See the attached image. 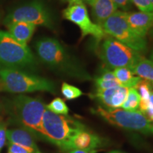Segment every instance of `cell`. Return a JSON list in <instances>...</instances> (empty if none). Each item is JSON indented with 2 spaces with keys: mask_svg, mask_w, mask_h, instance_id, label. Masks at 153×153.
<instances>
[{
  "mask_svg": "<svg viewBox=\"0 0 153 153\" xmlns=\"http://www.w3.org/2000/svg\"><path fill=\"white\" fill-rule=\"evenodd\" d=\"M35 48L41 60L51 68L81 81L92 79L79 61L70 55L55 38H44L38 40Z\"/></svg>",
  "mask_w": 153,
  "mask_h": 153,
  "instance_id": "obj_1",
  "label": "cell"
},
{
  "mask_svg": "<svg viewBox=\"0 0 153 153\" xmlns=\"http://www.w3.org/2000/svg\"><path fill=\"white\" fill-rule=\"evenodd\" d=\"M87 128L79 120L45 109L42 119V135L65 150L70 139L78 132Z\"/></svg>",
  "mask_w": 153,
  "mask_h": 153,
  "instance_id": "obj_2",
  "label": "cell"
},
{
  "mask_svg": "<svg viewBox=\"0 0 153 153\" xmlns=\"http://www.w3.org/2000/svg\"><path fill=\"white\" fill-rule=\"evenodd\" d=\"M0 78L2 82V91L11 93L38 91L55 92V85L52 81L21 70L0 67Z\"/></svg>",
  "mask_w": 153,
  "mask_h": 153,
  "instance_id": "obj_3",
  "label": "cell"
},
{
  "mask_svg": "<svg viewBox=\"0 0 153 153\" xmlns=\"http://www.w3.org/2000/svg\"><path fill=\"white\" fill-rule=\"evenodd\" d=\"M35 57L26 44L18 42L8 32L0 30V67L20 70L36 66Z\"/></svg>",
  "mask_w": 153,
  "mask_h": 153,
  "instance_id": "obj_4",
  "label": "cell"
},
{
  "mask_svg": "<svg viewBox=\"0 0 153 153\" xmlns=\"http://www.w3.org/2000/svg\"><path fill=\"white\" fill-rule=\"evenodd\" d=\"M105 33L140 53L147 50L146 38L137 35L130 27L127 13L118 11L101 25Z\"/></svg>",
  "mask_w": 153,
  "mask_h": 153,
  "instance_id": "obj_5",
  "label": "cell"
},
{
  "mask_svg": "<svg viewBox=\"0 0 153 153\" xmlns=\"http://www.w3.org/2000/svg\"><path fill=\"white\" fill-rule=\"evenodd\" d=\"M142 55L111 37L105 39L100 47L99 57L111 69L127 68L132 70L142 58Z\"/></svg>",
  "mask_w": 153,
  "mask_h": 153,
  "instance_id": "obj_6",
  "label": "cell"
},
{
  "mask_svg": "<svg viewBox=\"0 0 153 153\" xmlns=\"http://www.w3.org/2000/svg\"><path fill=\"white\" fill-rule=\"evenodd\" d=\"M94 113L109 123L122 128L153 135V122L147 119L140 111H128L121 108L104 109L98 107Z\"/></svg>",
  "mask_w": 153,
  "mask_h": 153,
  "instance_id": "obj_7",
  "label": "cell"
},
{
  "mask_svg": "<svg viewBox=\"0 0 153 153\" xmlns=\"http://www.w3.org/2000/svg\"><path fill=\"white\" fill-rule=\"evenodd\" d=\"M13 112L17 119L28 129L42 135V119L45 109L40 99L19 95L12 101Z\"/></svg>",
  "mask_w": 153,
  "mask_h": 153,
  "instance_id": "obj_8",
  "label": "cell"
},
{
  "mask_svg": "<svg viewBox=\"0 0 153 153\" xmlns=\"http://www.w3.org/2000/svg\"><path fill=\"white\" fill-rule=\"evenodd\" d=\"M24 22L36 26H43L51 29L54 27V21L51 11L41 0H33L17 7L11 11L4 19V24Z\"/></svg>",
  "mask_w": 153,
  "mask_h": 153,
  "instance_id": "obj_9",
  "label": "cell"
},
{
  "mask_svg": "<svg viewBox=\"0 0 153 153\" xmlns=\"http://www.w3.org/2000/svg\"><path fill=\"white\" fill-rule=\"evenodd\" d=\"M62 16L79 28L82 38L91 36L99 41L106 35L102 27L91 20L87 7L84 3L69 4L68 7L63 10Z\"/></svg>",
  "mask_w": 153,
  "mask_h": 153,
  "instance_id": "obj_10",
  "label": "cell"
},
{
  "mask_svg": "<svg viewBox=\"0 0 153 153\" xmlns=\"http://www.w3.org/2000/svg\"><path fill=\"white\" fill-rule=\"evenodd\" d=\"M102 145V140L98 135L87 131L82 130L70 139L65 150H80L94 153Z\"/></svg>",
  "mask_w": 153,
  "mask_h": 153,
  "instance_id": "obj_11",
  "label": "cell"
},
{
  "mask_svg": "<svg viewBox=\"0 0 153 153\" xmlns=\"http://www.w3.org/2000/svg\"><path fill=\"white\" fill-rule=\"evenodd\" d=\"M128 88L120 85L106 89L97 90L94 97L108 109L120 108L126 100Z\"/></svg>",
  "mask_w": 153,
  "mask_h": 153,
  "instance_id": "obj_12",
  "label": "cell"
},
{
  "mask_svg": "<svg viewBox=\"0 0 153 153\" xmlns=\"http://www.w3.org/2000/svg\"><path fill=\"white\" fill-rule=\"evenodd\" d=\"M127 21L130 27L137 35L145 38L149 30L153 26V13H127Z\"/></svg>",
  "mask_w": 153,
  "mask_h": 153,
  "instance_id": "obj_13",
  "label": "cell"
},
{
  "mask_svg": "<svg viewBox=\"0 0 153 153\" xmlns=\"http://www.w3.org/2000/svg\"><path fill=\"white\" fill-rule=\"evenodd\" d=\"M91 14L96 22L101 26L105 21L118 11V7L113 0H90Z\"/></svg>",
  "mask_w": 153,
  "mask_h": 153,
  "instance_id": "obj_14",
  "label": "cell"
},
{
  "mask_svg": "<svg viewBox=\"0 0 153 153\" xmlns=\"http://www.w3.org/2000/svg\"><path fill=\"white\" fill-rule=\"evenodd\" d=\"M7 26L8 33L16 41L26 45L31 38L36 27V25L24 22H12Z\"/></svg>",
  "mask_w": 153,
  "mask_h": 153,
  "instance_id": "obj_15",
  "label": "cell"
},
{
  "mask_svg": "<svg viewBox=\"0 0 153 153\" xmlns=\"http://www.w3.org/2000/svg\"><path fill=\"white\" fill-rule=\"evenodd\" d=\"M7 138L10 143L22 145L26 148L39 151L33 136L29 132L22 129L7 130Z\"/></svg>",
  "mask_w": 153,
  "mask_h": 153,
  "instance_id": "obj_16",
  "label": "cell"
},
{
  "mask_svg": "<svg viewBox=\"0 0 153 153\" xmlns=\"http://www.w3.org/2000/svg\"><path fill=\"white\" fill-rule=\"evenodd\" d=\"M114 73L120 85L126 88H135L143 79L135 76L131 70L127 68L115 69Z\"/></svg>",
  "mask_w": 153,
  "mask_h": 153,
  "instance_id": "obj_17",
  "label": "cell"
},
{
  "mask_svg": "<svg viewBox=\"0 0 153 153\" xmlns=\"http://www.w3.org/2000/svg\"><path fill=\"white\" fill-rule=\"evenodd\" d=\"M131 70L135 75L153 83V61L142 57Z\"/></svg>",
  "mask_w": 153,
  "mask_h": 153,
  "instance_id": "obj_18",
  "label": "cell"
},
{
  "mask_svg": "<svg viewBox=\"0 0 153 153\" xmlns=\"http://www.w3.org/2000/svg\"><path fill=\"white\" fill-rule=\"evenodd\" d=\"M140 99V96L137 89L135 88H130L127 99L121 106V108L128 111H136L139 108Z\"/></svg>",
  "mask_w": 153,
  "mask_h": 153,
  "instance_id": "obj_19",
  "label": "cell"
},
{
  "mask_svg": "<svg viewBox=\"0 0 153 153\" xmlns=\"http://www.w3.org/2000/svg\"><path fill=\"white\" fill-rule=\"evenodd\" d=\"M46 108L54 114L65 115V116H67L69 112L68 107L65 102L60 98H55L53 99L49 104L47 105Z\"/></svg>",
  "mask_w": 153,
  "mask_h": 153,
  "instance_id": "obj_20",
  "label": "cell"
},
{
  "mask_svg": "<svg viewBox=\"0 0 153 153\" xmlns=\"http://www.w3.org/2000/svg\"><path fill=\"white\" fill-rule=\"evenodd\" d=\"M61 92L65 97V98L68 99V100L79 98V97H81L83 94L81 89L74 87V86L69 85L66 82H63L62 83V87H61Z\"/></svg>",
  "mask_w": 153,
  "mask_h": 153,
  "instance_id": "obj_21",
  "label": "cell"
},
{
  "mask_svg": "<svg viewBox=\"0 0 153 153\" xmlns=\"http://www.w3.org/2000/svg\"><path fill=\"white\" fill-rule=\"evenodd\" d=\"M95 85L97 87V90H101V89H109V88L118 87L120 85L117 79L106 80L101 79L99 76V77L96 78Z\"/></svg>",
  "mask_w": 153,
  "mask_h": 153,
  "instance_id": "obj_22",
  "label": "cell"
},
{
  "mask_svg": "<svg viewBox=\"0 0 153 153\" xmlns=\"http://www.w3.org/2000/svg\"><path fill=\"white\" fill-rule=\"evenodd\" d=\"M134 4L143 12L153 13V7L151 0H131Z\"/></svg>",
  "mask_w": 153,
  "mask_h": 153,
  "instance_id": "obj_23",
  "label": "cell"
},
{
  "mask_svg": "<svg viewBox=\"0 0 153 153\" xmlns=\"http://www.w3.org/2000/svg\"><path fill=\"white\" fill-rule=\"evenodd\" d=\"M9 153H39V151H36L32 149L19 145L15 143H9Z\"/></svg>",
  "mask_w": 153,
  "mask_h": 153,
  "instance_id": "obj_24",
  "label": "cell"
},
{
  "mask_svg": "<svg viewBox=\"0 0 153 153\" xmlns=\"http://www.w3.org/2000/svg\"><path fill=\"white\" fill-rule=\"evenodd\" d=\"M7 137V126L3 120L0 122V151L4 146Z\"/></svg>",
  "mask_w": 153,
  "mask_h": 153,
  "instance_id": "obj_25",
  "label": "cell"
},
{
  "mask_svg": "<svg viewBox=\"0 0 153 153\" xmlns=\"http://www.w3.org/2000/svg\"><path fill=\"white\" fill-rule=\"evenodd\" d=\"M117 6L118 9L120 8L123 11H126L130 8L131 5V0H113Z\"/></svg>",
  "mask_w": 153,
  "mask_h": 153,
  "instance_id": "obj_26",
  "label": "cell"
},
{
  "mask_svg": "<svg viewBox=\"0 0 153 153\" xmlns=\"http://www.w3.org/2000/svg\"><path fill=\"white\" fill-rule=\"evenodd\" d=\"M145 116L148 120L150 122H153V106H151L150 104L146 109L141 112Z\"/></svg>",
  "mask_w": 153,
  "mask_h": 153,
  "instance_id": "obj_27",
  "label": "cell"
},
{
  "mask_svg": "<svg viewBox=\"0 0 153 153\" xmlns=\"http://www.w3.org/2000/svg\"><path fill=\"white\" fill-rule=\"evenodd\" d=\"M63 1H68L69 4L75 3V2H82V3H89L90 0H63Z\"/></svg>",
  "mask_w": 153,
  "mask_h": 153,
  "instance_id": "obj_28",
  "label": "cell"
},
{
  "mask_svg": "<svg viewBox=\"0 0 153 153\" xmlns=\"http://www.w3.org/2000/svg\"><path fill=\"white\" fill-rule=\"evenodd\" d=\"M69 153H91L89 152H87V151H84V150H70Z\"/></svg>",
  "mask_w": 153,
  "mask_h": 153,
  "instance_id": "obj_29",
  "label": "cell"
},
{
  "mask_svg": "<svg viewBox=\"0 0 153 153\" xmlns=\"http://www.w3.org/2000/svg\"><path fill=\"white\" fill-rule=\"evenodd\" d=\"M149 101H150V104L151 106H153V91H152L150 94V99H149Z\"/></svg>",
  "mask_w": 153,
  "mask_h": 153,
  "instance_id": "obj_30",
  "label": "cell"
},
{
  "mask_svg": "<svg viewBox=\"0 0 153 153\" xmlns=\"http://www.w3.org/2000/svg\"><path fill=\"white\" fill-rule=\"evenodd\" d=\"M108 153H124L123 152H120V151H118V150H112L108 152Z\"/></svg>",
  "mask_w": 153,
  "mask_h": 153,
  "instance_id": "obj_31",
  "label": "cell"
},
{
  "mask_svg": "<svg viewBox=\"0 0 153 153\" xmlns=\"http://www.w3.org/2000/svg\"><path fill=\"white\" fill-rule=\"evenodd\" d=\"M0 91H2V82H1V78H0Z\"/></svg>",
  "mask_w": 153,
  "mask_h": 153,
  "instance_id": "obj_32",
  "label": "cell"
},
{
  "mask_svg": "<svg viewBox=\"0 0 153 153\" xmlns=\"http://www.w3.org/2000/svg\"><path fill=\"white\" fill-rule=\"evenodd\" d=\"M150 60L153 61V50H152V52L151 53V55H150Z\"/></svg>",
  "mask_w": 153,
  "mask_h": 153,
  "instance_id": "obj_33",
  "label": "cell"
},
{
  "mask_svg": "<svg viewBox=\"0 0 153 153\" xmlns=\"http://www.w3.org/2000/svg\"><path fill=\"white\" fill-rule=\"evenodd\" d=\"M151 2H152V7H153V0H151Z\"/></svg>",
  "mask_w": 153,
  "mask_h": 153,
  "instance_id": "obj_34",
  "label": "cell"
},
{
  "mask_svg": "<svg viewBox=\"0 0 153 153\" xmlns=\"http://www.w3.org/2000/svg\"><path fill=\"white\" fill-rule=\"evenodd\" d=\"M1 120H2V119H1V116H0V122L1 121Z\"/></svg>",
  "mask_w": 153,
  "mask_h": 153,
  "instance_id": "obj_35",
  "label": "cell"
},
{
  "mask_svg": "<svg viewBox=\"0 0 153 153\" xmlns=\"http://www.w3.org/2000/svg\"><path fill=\"white\" fill-rule=\"evenodd\" d=\"M39 153H41V152H39Z\"/></svg>",
  "mask_w": 153,
  "mask_h": 153,
  "instance_id": "obj_36",
  "label": "cell"
}]
</instances>
